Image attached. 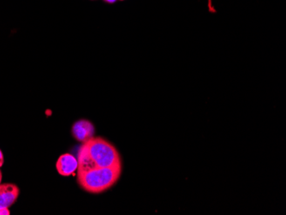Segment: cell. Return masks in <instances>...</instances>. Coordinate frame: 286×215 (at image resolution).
<instances>
[{
    "label": "cell",
    "mask_w": 286,
    "mask_h": 215,
    "mask_svg": "<svg viewBox=\"0 0 286 215\" xmlns=\"http://www.w3.org/2000/svg\"><path fill=\"white\" fill-rule=\"evenodd\" d=\"M77 172H86L97 167L123 166L117 148L101 137H93L83 143L78 152Z\"/></svg>",
    "instance_id": "6da1fadb"
},
{
    "label": "cell",
    "mask_w": 286,
    "mask_h": 215,
    "mask_svg": "<svg viewBox=\"0 0 286 215\" xmlns=\"http://www.w3.org/2000/svg\"><path fill=\"white\" fill-rule=\"evenodd\" d=\"M123 166L97 167L86 172H77V183L90 194L105 192L118 183L121 177Z\"/></svg>",
    "instance_id": "7a4b0ae2"
},
{
    "label": "cell",
    "mask_w": 286,
    "mask_h": 215,
    "mask_svg": "<svg viewBox=\"0 0 286 215\" xmlns=\"http://www.w3.org/2000/svg\"><path fill=\"white\" fill-rule=\"evenodd\" d=\"M71 133L74 138L81 142H86L94 137L95 133V128L92 123L86 120L81 119L76 123H74Z\"/></svg>",
    "instance_id": "3957f363"
},
{
    "label": "cell",
    "mask_w": 286,
    "mask_h": 215,
    "mask_svg": "<svg viewBox=\"0 0 286 215\" xmlns=\"http://www.w3.org/2000/svg\"><path fill=\"white\" fill-rule=\"evenodd\" d=\"M56 169L63 177L72 176L78 169V160L73 154H62L56 162Z\"/></svg>",
    "instance_id": "277c9868"
},
{
    "label": "cell",
    "mask_w": 286,
    "mask_h": 215,
    "mask_svg": "<svg viewBox=\"0 0 286 215\" xmlns=\"http://www.w3.org/2000/svg\"><path fill=\"white\" fill-rule=\"evenodd\" d=\"M19 188L12 183H0V206L10 208L19 196Z\"/></svg>",
    "instance_id": "5b68a950"
},
{
    "label": "cell",
    "mask_w": 286,
    "mask_h": 215,
    "mask_svg": "<svg viewBox=\"0 0 286 215\" xmlns=\"http://www.w3.org/2000/svg\"><path fill=\"white\" fill-rule=\"evenodd\" d=\"M10 210L8 208H4V207H2L0 206V215H10Z\"/></svg>",
    "instance_id": "8992f818"
},
{
    "label": "cell",
    "mask_w": 286,
    "mask_h": 215,
    "mask_svg": "<svg viewBox=\"0 0 286 215\" xmlns=\"http://www.w3.org/2000/svg\"><path fill=\"white\" fill-rule=\"evenodd\" d=\"M3 161H4V160H3V153H2L1 149H0V167L3 166Z\"/></svg>",
    "instance_id": "52a82bcc"
},
{
    "label": "cell",
    "mask_w": 286,
    "mask_h": 215,
    "mask_svg": "<svg viewBox=\"0 0 286 215\" xmlns=\"http://www.w3.org/2000/svg\"><path fill=\"white\" fill-rule=\"evenodd\" d=\"M105 3H109V4H113L116 3L118 0H103Z\"/></svg>",
    "instance_id": "ba28073f"
},
{
    "label": "cell",
    "mask_w": 286,
    "mask_h": 215,
    "mask_svg": "<svg viewBox=\"0 0 286 215\" xmlns=\"http://www.w3.org/2000/svg\"><path fill=\"white\" fill-rule=\"evenodd\" d=\"M1 181H2V172H1V170H0V183H1Z\"/></svg>",
    "instance_id": "9c48e42d"
},
{
    "label": "cell",
    "mask_w": 286,
    "mask_h": 215,
    "mask_svg": "<svg viewBox=\"0 0 286 215\" xmlns=\"http://www.w3.org/2000/svg\"><path fill=\"white\" fill-rule=\"evenodd\" d=\"M119 1H125V0H119Z\"/></svg>",
    "instance_id": "30bf717a"
},
{
    "label": "cell",
    "mask_w": 286,
    "mask_h": 215,
    "mask_svg": "<svg viewBox=\"0 0 286 215\" xmlns=\"http://www.w3.org/2000/svg\"><path fill=\"white\" fill-rule=\"evenodd\" d=\"M91 1H95V0H91Z\"/></svg>",
    "instance_id": "8fae6325"
}]
</instances>
